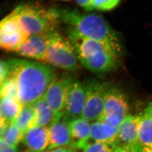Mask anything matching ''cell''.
Listing matches in <instances>:
<instances>
[{
  "label": "cell",
  "instance_id": "obj_1",
  "mask_svg": "<svg viewBox=\"0 0 152 152\" xmlns=\"http://www.w3.org/2000/svg\"><path fill=\"white\" fill-rule=\"evenodd\" d=\"M9 76L18 87V98L23 106L30 105L42 98L57 78L53 66L39 62L13 59L8 60Z\"/></svg>",
  "mask_w": 152,
  "mask_h": 152
},
{
  "label": "cell",
  "instance_id": "obj_2",
  "mask_svg": "<svg viewBox=\"0 0 152 152\" xmlns=\"http://www.w3.org/2000/svg\"><path fill=\"white\" fill-rule=\"evenodd\" d=\"M61 22L82 37L101 42L121 56L123 45L120 35L99 15L82 13L75 9H58Z\"/></svg>",
  "mask_w": 152,
  "mask_h": 152
},
{
  "label": "cell",
  "instance_id": "obj_3",
  "mask_svg": "<svg viewBox=\"0 0 152 152\" xmlns=\"http://www.w3.org/2000/svg\"><path fill=\"white\" fill-rule=\"evenodd\" d=\"M69 40L73 45L80 63L91 72L103 73L115 69L120 55L107 45L73 33Z\"/></svg>",
  "mask_w": 152,
  "mask_h": 152
},
{
  "label": "cell",
  "instance_id": "obj_4",
  "mask_svg": "<svg viewBox=\"0 0 152 152\" xmlns=\"http://www.w3.org/2000/svg\"><path fill=\"white\" fill-rule=\"evenodd\" d=\"M26 31L31 35H48L58 30L61 22L58 9L27 3L13 10Z\"/></svg>",
  "mask_w": 152,
  "mask_h": 152
},
{
  "label": "cell",
  "instance_id": "obj_5",
  "mask_svg": "<svg viewBox=\"0 0 152 152\" xmlns=\"http://www.w3.org/2000/svg\"><path fill=\"white\" fill-rule=\"evenodd\" d=\"M44 62L69 72L77 71L80 63L73 45L58 30L48 35Z\"/></svg>",
  "mask_w": 152,
  "mask_h": 152
},
{
  "label": "cell",
  "instance_id": "obj_6",
  "mask_svg": "<svg viewBox=\"0 0 152 152\" xmlns=\"http://www.w3.org/2000/svg\"><path fill=\"white\" fill-rule=\"evenodd\" d=\"M30 36L13 10L0 21V49L15 53Z\"/></svg>",
  "mask_w": 152,
  "mask_h": 152
},
{
  "label": "cell",
  "instance_id": "obj_7",
  "mask_svg": "<svg viewBox=\"0 0 152 152\" xmlns=\"http://www.w3.org/2000/svg\"><path fill=\"white\" fill-rule=\"evenodd\" d=\"M86 99L82 118L91 123L99 120L102 115L106 94L110 86L98 80H89L84 84Z\"/></svg>",
  "mask_w": 152,
  "mask_h": 152
},
{
  "label": "cell",
  "instance_id": "obj_8",
  "mask_svg": "<svg viewBox=\"0 0 152 152\" xmlns=\"http://www.w3.org/2000/svg\"><path fill=\"white\" fill-rule=\"evenodd\" d=\"M129 103L120 89L110 86L106 94L102 115L99 120L118 127L129 115Z\"/></svg>",
  "mask_w": 152,
  "mask_h": 152
},
{
  "label": "cell",
  "instance_id": "obj_9",
  "mask_svg": "<svg viewBox=\"0 0 152 152\" xmlns=\"http://www.w3.org/2000/svg\"><path fill=\"white\" fill-rule=\"evenodd\" d=\"M74 80L69 76L57 77L44 95V98L54 113L55 120L63 115L68 91Z\"/></svg>",
  "mask_w": 152,
  "mask_h": 152
},
{
  "label": "cell",
  "instance_id": "obj_10",
  "mask_svg": "<svg viewBox=\"0 0 152 152\" xmlns=\"http://www.w3.org/2000/svg\"><path fill=\"white\" fill-rule=\"evenodd\" d=\"M86 89L84 84L74 80L69 87L62 117L70 121L82 117L85 107Z\"/></svg>",
  "mask_w": 152,
  "mask_h": 152
},
{
  "label": "cell",
  "instance_id": "obj_11",
  "mask_svg": "<svg viewBox=\"0 0 152 152\" xmlns=\"http://www.w3.org/2000/svg\"><path fill=\"white\" fill-rule=\"evenodd\" d=\"M139 116L129 115L118 127L116 146L124 147L134 152H142L138 139Z\"/></svg>",
  "mask_w": 152,
  "mask_h": 152
},
{
  "label": "cell",
  "instance_id": "obj_12",
  "mask_svg": "<svg viewBox=\"0 0 152 152\" xmlns=\"http://www.w3.org/2000/svg\"><path fill=\"white\" fill-rule=\"evenodd\" d=\"M48 129L50 136L48 150L60 147L72 148V139L69 121L62 116L54 120Z\"/></svg>",
  "mask_w": 152,
  "mask_h": 152
},
{
  "label": "cell",
  "instance_id": "obj_13",
  "mask_svg": "<svg viewBox=\"0 0 152 152\" xmlns=\"http://www.w3.org/2000/svg\"><path fill=\"white\" fill-rule=\"evenodd\" d=\"M48 35L30 36L15 53L23 57L45 62Z\"/></svg>",
  "mask_w": 152,
  "mask_h": 152
},
{
  "label": "cell",
  "instance_id": "obj_14",
  "mask_svg": "<svg viewBox=\"0 0 152 152\" xmlns=\"http://www.w3.org/2000/svg\"><path fill=\"white\" fill-rule=\"evenodd\" d=\"M24 146L31 152H42L48 149L50 136L48 127L36 126L27 130L22 139Z\"/></svg>",
  "mask_w": 152,
  "mask_h": 152
},
{
  "label": "cell",
  "instance_id": "obj_15",
  "mask_svg": "<svg viewBox=\"0 0 152 152\" xmlns=\"http://www.w3.org/2000/svg\"><path fill=\"white\" fill-rule=\"evenodd\" d=\"M91 123L82 117L69 121L72 139L71 149L82 150L91 141Z\"/></svg>",
  "mask_w": 152,
  "mask_h": 152
},
{
  "label": "cell",
  "instance_id": "obj_16",
  "mask_svg": "<svg viewBox=\"0 0 152 152\" xmlns=\"http://www.w3.org/2000/svg\"><path fill=\"white\" fill-rule=\"evenodd\" d=\"M118 127H115L102 120L91 123V141L114 144L116 145Z\"/></svg>",
  "mask_w": 152,
  "mask_h": 152
},
{
  "label": "cell",
  "instance_id": "obj_17",
  "mask_svg": "<svg viewBox=\"0 0 152 152\" xmlns=\"http://www.w3.org/2000/svg\"><path fill=\"white\" fill-rule=\"evenodd\" d=\"M23 107L18 98L6 97L0 99V113L9 124L16 119Z\"/></svg>",
  "mask_w": 152,
  "mask_h": 152
},
{
  "label": "cell",
  "instance_id": "obj_18",
  "mask_svg": "<svg viewBox=\"0 0 152 152\" xmlns=\"http://www.w3.org/2000/svg\"><path fill=\"white\" fill-rule=\"evenodd\" d=\"M33 106L36 112V126L49 127L55 120V116L44 97L36 102Z\"/></svg>",
  "mask_w": 152,
  "mask_h": 152
},
{
  "label": "cell",
  "instance_id": "obj_19",
  "mask_svg": "<svg viewBox=\"0 0 152 152\" xmlns=\"http://www.w3.org/2000/svg\"><path fill=\"white\" fill-rule=\"evenodd\" d=\"M13 123L24 133L36 126V112L33 105L24 106L22 111Z\"/></svg>",
  "mask_w": 152,
  "mask_h": 152
},
{
  "label": "cell",
  "instance_id": "obj_20",
  "mask_svg": "<svg viewBox=\"0 0 152 152\" xmlns=\"http://www.w3.org/2000/svg\"><path fill=\"white\" fill-rule=\"evenodd\" d=\"M138 139L143 147L152 148V120L144 114L139 116Z\"/></svg>",
  "mask_w": 152,
  "mask_h": 152
},
{
  "label": "cell",
  "instance_id": "obj_21",
  "mask_svg": "<svg viewBox=\"0 0 152 152\" xmlns=\"http://www.w3.org/2000/svg\"><path fill=\"white\" fill-rule=\"evenodd\" d=\"M24 133H23L12 122L8 125L1 138L12 146H18L23 138Z\"/></svg>",
  "mask_w": 152,
  "mask_h": 152
},
{
  "label": "cell",
  "instance_id": "obj_22",
  "mask_svg": "<svg viewBox=\"0 0 152 152\" xmlns=\"http://www.w3.org/2000/svg\"><path fill=\"white\" fill-rule=\"evenodd\" d=\"M6 97L18 98V87L16 82L10 76L6 79L0 87V99Z\"/></svg>",
  "mask_w": 152,
  "mask_h": 152
},
{
  "label": "cell",
  "instance_id": "obj_23",
  "mask_svg": "<svg viewBox=\"0 0 152 152\" xmlns=\"http://www.w3.org/2000/svg\"><path fill=\"white\" fill-rule=\"evenodd\" d=\"M116 146L114 144L91 141L82 150V152H114Z\"/></svg>",
  "mask_w": 152,
  "mask_h": 152
},
{
  "label": "cell",
  "instance_id": "obj_24",
  "mask_svg": "<svg viewBox=\"0 0 152 152\" xmlns=\"http://www.w3.org/2000/svg\"><path fill=\"white\" fill-rule=\"evenodd\" d=\"M121 0H94V10L102 12H108L115 9Z\"/></svg>",
  "mask_w": 152,
  "mask_h": 152
},
{
  "label": "cell",
  "instance_id": "obj_25",
  "mask_svg": "<svg viewBox=\"0 0 152 152\" xmlns=\"http://www.w3.org/2000/svg\"><path fill=\"white\" fill-rule=\"evenodd\" d=\"M9 61L6 60H0V87L3 83L9 76Z\"/></svg>",
  "mask_w": 152,
  "mask_h": 152
},
{
  "label": "cell",
  "instance_id": "obj_26",
  "mask_svg": "<svg viewBox=\"0 0 152 152\" xmlns=\"http://www.w3.org/2000/svg\"><path fill=\"white\" fill-rule=\"evenodd\" d=\"M79 6L83 8L87 12H91L94 10V0H76Z\"/></svg>",
  "mask_w": 152,
  "mask_h": 152
},
{
  "label": "cell",
  "instance_id": "obj_27",
  "mask_svg": "<svg viewBox=\"0 0 152 152\" xmlns=\"http://www.w3.org/2000/svg\"><path fill=\"white\" fill-rule=\"evenodd\" d=\"M0 152H18V149L16 147L9 145L0 137Z\"/></svg>",
  "mask_w": 152,
  "mask_h": 152
},
{
  "label": "cell",
  "instance_id": "obj_28",
  "mask_svg": "<svg viewBox=\"0 0 152 152\" xmlns=\"http://www.w3.org/2000/svg\"><path fill=\"white\" fill-rule=\"evenodd\" d=\"M9 124H10L7 123L6 119L4 118V117H3L0 113V137H1L4 130Z\"/></svg>",
  "mask_w": 152,
  "mask_h": 152
},
{
  "label": "cell",
  "instance_id": "obj_29",
  "mask_svg": "<svg viewBox=\"0 0 152 152\" xmlns=\"http://www.w3.org/2000/svg\"><path fill=\"white\" fill-rule=\"evenodd\" d=\"M114 152H134L132 150L124 147L116 146Z\"/></svg>",
  "mask_w": 152,
  "mask_h": 152
},
{
  "label": "cell",
  "instance_id": "obj_30",
  "mask_svg": "<svg viewBox=\"0 0 152 152\" xmlns=\"http://www.w3.org/2000/svg\"><path fill=\"white\" fill-rule=\"evenodd\" d=\"M144 114L147 115L148 117H149L152 120V103L146 109Z\"/></svg>",
  "mask_w": 152,
  "mask_h": 152
},
{
  "label": "cell",
  "instance_id": "obj_31",
  "mask_svg": "<svg viewBox=\"0 0 152 152\" xmlns=\"http://www.w3.org/2000/svg\"><path fill=\"white\" fill-rule=\"evenodd\" d=\"M69 148H65V147H60V148H56L52 150H50L51 152H67Z\"/></svg>",
  "mask_w": 152,
  "mask_h": 152
},
{
  "label": "cell",
  "instance_id": "obj_32",
  "mask_svg": "<svg viewBox=\"0 0 152 152\" xmlns=\"http://www.w3.org/2000/svg\"><path fill=\"white\" fill-rule=\"evenodd\" d=\"M142 152H152V148L143 147Z\"/></svg>",
  "mask_w": 152,
  "mask_h": 152
},
{
  "label": "cell",
  "instance_id": "obj_33",
  "mask_svg": "<svg viewBox=\"0 0 152 152\" xmlns=\"http://www.w3.org/2000/svg\"><path fill=\"white\" fill-rule=\"evenodd\" d=\"M67 152H77V150L74 149H71L69 148Z\"/></svg>",
  "mask_w": 152,
  "mask_h": 152
},
{
  "label": "cell",
  "instance_id": "obj_34",
  "mask_svg": "<svg viewBox=\"0 0 152 152\" xmlns=\"http://www.w3.org/2000/svg\"><path fill=\"white\" fill-rule=\"evenodd\" d=\"M59 1H69L70 0H59Z\"/></svg>",
  "mask_w": 152,
  "mask_h": 152
},
{
  "label": "cell",
  "instance_id": "obj_35",
  "mask_svg": "<svg viewBox=\"0 0 152 152\" xmlns=\"http://www.w3.org/2000/svg\"><path fill=\"white\" fill-rule=\"evenodd\" d=\"M51 152V151H44V152Z\"/></svg>",
  "mask_w": 152,
  "mask_h": 152
},
{
  "label": "cell",
  "instance_id": "obj_36",
  "mask_svg": "<svg viewBox=\"0 0 152 152\" xmlns=\"http://www.w3.org/2000/svg\"><path fill=\"white\" fill-rule=\"evenodd\" d=\"M30 152V151H28V150H27V151H26V152Z\"/></svg>",
  "mask_w": 152,
  "mask_h": 152
}]
</instances>
